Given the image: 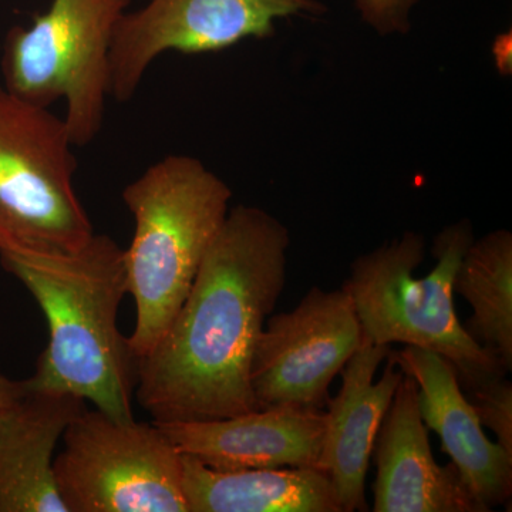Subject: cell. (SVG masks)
<instances>
[{
	"mask_svg": "<svg viewBox=\"0 0 512 512\" xmlns=\"http://www.w3.org/2000/svg\"><path fill=\"white\" fill-rule=\"evenodd\" d=\"M464 394L481 426L493 431L497 443L512 456V384L507 376L488 380Z\"/></svg>",
	"mask_w": 512,
	"mask_h": 512,
	"instance_id": "cell-17",
	"label": "cell"
},
{
	"mask_svg": "<svg viewBox=\"0 0 512 512\" xmlns=\"http://www.w3.org/2000/svg\"><path fill=\"white\" fill-rule=\"evenodd\" d=\"M0 264L32 293L49 328L29 387L73 394L117 420H133L138 362L120 332L128 293L126 252L96 234L63 254L0 252Z\"/></svg>",
	"mask_w": 512,
	"mask_h": 512,
	"instance_id": "cell-2",
	"label": "cell"
},
{
	"mask_svg": "<svg viewBox=\"0 0 512 512\" xmlns=\"http://www.w3.org/2000/svg\"><path fill=\"white\" fill-rule=\"evenodd\" d=\"M417 0H355L357 12L377 35H406Z\"/></svg>",
	"mask_w": 512,
	"mask_h": 512,
	"instance_id": "cell-18",
	"label": "cell"
},
{
	"mask_svg": "<svg viewBox=\"0 0 512 512\" xmlns=\"http://www.w3.org/2000/svg\"><path fill=\"white\" fill-rule=\"evenodd\" d=\"M181 456L188 512H343L332 481L319 468L215 471Z\"/></svg>",
	"mask_w": 512,
	"mask_h": 512,
	"instance_id": "cell-15",
	"label": "cell"
},
{
	"mask_svg": "<svg viewBox=\"0 0 512 512\" xmlns=\"http://www.w3.org/2000/svg\"><path fill=\"white\" fill-rule=\"evenodd\" d=\"M232 191L201 160L171 154L123 191L133 214L126 252L128 293L136 326L128 336L137 362L147 356L180 311L204 256L229 210Z\"/></svg>",
	"mask_w": 512,
	"mask_h": 512,
	"instance_id": "cell-3",
	"label": "cell"
},
{
	"mask_svg": "<svg viewBox=\"0 0 512 512\" xmlns=\"http://www.w3.org/2000/svg\"><path fill=\"white\" fill-rule=\"evenodd\" d=\"M323 410L271 407L228 419L156 423L175 448L215 471L319 468Z\"/></svg>",
	"mask_w": 512,
	"mask_h": 512,
	"instance_id": "cell-13",
	"label": "cell"
},
{
	"mask_svg": "<svg viewBox=\"0 0 512 512\" xmlns=\"http://www.w3.org/2000/svg\"><path fill=\"white\" fill-rule=\"evenodd\" d=\"M373 460L375 512H488L461 480L453 463L434 460L421 419L419 387L404 375L377 431Z\"/></svg>",
	"mask_w": 512,
	"mask_h": 512,
	"instance_id": "cell-11",
	"label": "cell"
},
{
	"mask_svg": "<svg viewBox=\"0 0 512 512\" xmlns=\"http://www.w3.org/2000/svg\"><path fill=\"white\" fill-rule=\"evenodd\" d=\"M319 0H150L126 12L110 53V96L133 99L144 74L165 52H218L248 37L264 39L289 16L322 15Z\"/></svg>",
	"mask_w": 512,
	"mask_h": 512,
	"instance_id": "cell-8",
	"label": "cell"
},
{
	"mask_svg": "<svg viewBox=\"0 0 512 512\" xmlns=\"http://www.w3.org/2000/svg\"><path fill=\"white\" fill-rule=\"evenodd\" d=\"M28 389L26 380H12L0 373V414L8 410Z\"/></svg>",
	"mask_w": 512,
	"mask_h": 512,
	"instance_id": "cell-19",
	"label": "cell"
},
{
	"mask_svg": "<svg viewBox=\"0 0 512 512\" xmlns=\"http://www.w3.org/2000/svg\"><path fill=\"white\" fill-rule=\"evenodd\" d=\"M390 356L417 383L421 419L439 434L441 451L451 458L471 495L488 512L510 503L512 456L485 436L453 365L439 353L414 346L392 349Z\"/></svg>",
	"mask_w": 512,
	"mask_h": 512,
	"instance_id": "cell-12",
	"label": "cell"
},
{
	"mask_svg": "<svg viewBox=\"0 0 512 512\" xmlns=\"http://www.w3.org/2000/svg\"><path fill=\"white\" fill-rule=\"evenodd\" d=\"M360 343L362 329L349 292L313 286L293 311L266 320L251 369L258 410H323L330 383Z\"/></svg>",
	"mask_w": 512,
	"mask_h": 512,
	"instance_id": "cell-9",
	"label": "cell"
},
{
	"mask_svg": "<svg viewBox=\"0 0 512 512\" xmlns=\"http://www.w3.org/2000/svg\"><path fill=\"white\" fill-rule=\"evenodd\" d=\"M454 293L463 296L473 315L464 329L512 370V234L498 229L474 239L458 266Z\"/></svg>",
	"mask_w": 512,
	"mask_h": 512,
	"instance_id": "cell-16",
	"label": "cell"
},
{
	"mask_svg": "<svg viewBox=\"0 0 512 512\" xmlns=\"http://www.w3.org/2000/svg\"><path fill=\"white\" fill-rule=\"evenodd\" d=\"M473 242L470 221L448 225L434 238L433 271L414 278L426 256V242L417 232H404L357 256L342 286L355 305L363 340L439 353L456 369L464 392L508 373L493 353L468 335L454 309V278Z\"/></svg>",
	"mask_w": 512,
	"mask_h": 512,
	"instance_id": "cell-4",
	"label": "cell"
},
{
	"mask_svg": "<svg viewBox=\"0 0 512 512\" xmlns=\"http://www.w3.org/2000/svg\"><path fill=\"white\" fill-rule=\"evenodd\" d=\"M62 440L53 470L67 512H188L183 456L154 421L86 409Z\"/></svg>",
	"mask_w": 512,
	"mask_h": 512,
	"instance_id": "cell-7",
	"label": "cell"
},
{
	"mask_svg": "<svg viewBox=\"0 0 512 512\" xmlns=\"http://www.w3.org/2000/svg\"><path fill=\"white\" fill-rule=\"evenodd\" d=\"M131 0H53L29 28L6 37L5 89L50 109L66 101L67 130L74 147L92 143L103 128L110 96L114 33Z\"/></svg>",
	"mask_w": 512,
	"mask_h": 512,
	"instance_id": "cell-5",
	"label": "cell"
},
{
	"mask_svg": "<svg viewBox=\"0 0 512 512\" xmlns=\"http://www.w3.org/2000/svg\"><path fill=\"white\" fill-rule=\"evenodd\" d=\"M66 121L0 86V252L63 254L94 235Z\"/></svg>",
	"mask_w": 512,
	"mask_h": 512,
	"instance_id": "cell-6",
	"label": "cell"
},
{
	"mask_svg": "<svg viewBox=\"0 0 512 512\" xmlns=\"http://www.w3.org/2000/svg\"><path fill=\"white\" fill-rule=\"evenodd\" d=\"M289 247L288 228L268 211L229 210L180 311L138 360L134 399L154 423L258 410L252 360L284 291Z\"/></svg>",
	"mask_w": 512,
	"mask_h": 512,
	"instance_id": "cell-1",
	"label": "cell"
},
{
	"mask_svg": "<svg viewBox=\"0 0 512 512\" xmlns=\"http://www.w3.org/2000/svg\"><path fill=\"white\" fill-rule=\"evenodd\" d=\"M392 346L362 339L340 370L342 387L328 399L319 470L332 481L343 512L367 511L365 487L377 431L403 372Z\"/></svg>",
	"mask_w": 512,
	"mask_h": 512,
	"instance_id": "cell-10",
	"label": "cell"
},
{
	"mask_svg": "<svg viewBox=\"0 0 512 512\" xmlns=\"http://www.w3.org/2000/svg\"><path fill=\"white\" fill-rule=\"evenodd\" d=\"M86 409L80 397L28 384L0 414V512H67L56 487L55 451Z\"/></svg>",
	"mask_w": 512,
	"mask_h": 512,
	"instance_id": "cell-14",
	"label": "cell"
}]
</instances>
